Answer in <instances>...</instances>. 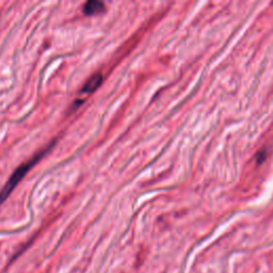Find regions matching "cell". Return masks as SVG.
I'll use <instances>...</instances> for the list:
<instances>
[{"mask_svg": "<svg viewBox=\"0 0 273 273\" xmlns=\"http://www.w3.org/2000/svg\"><path fill=\"white\" fill-rule=\"evenodd\" d=\"M53 145H49L48 148H46L45 150H43L39 153H37V155H34L31 159H29L28 161L24 162L22 166H20L17 168L14 173L11 175V177L9 178V181L7 182V184L4 186V188L0 191V205H2L7 199L8 196L11 194V192L15 189V187L20 184V182L24 178V176L28 173V171L39 162V160H41V158L45 155V154L51 149Z\"/></svg>", "mask_w": 273, "mask_h": 273, "instance_id": "1", "label": "cell"}, {"mask_svg": "<svg viewBox=\"0 0 273 273\" xmlns=\"http://www.w3.org/2000/svg\"><path fill=\"white\" fill-rule=\"evenodd\" d=\"M106 8H105V4L101 3V2H94V0H92V2H88L85 3L83 8H82V11L85 15L88 16H92V15H97V14H100L102 12H105Z\"/></svg>", "mask_w": 273, "mask_h": 273, "instance_id": "2", "label": "cell"}, {"mask_svg": "<svg viewBox=\"0 0 273 273\" xmlns=\"http://www.w3.org/2000/svg\"><path fill=\"white\" fill-rule=\"evenodd\" d=\"M101 82H102V75L100 73H96L95 75H93L87 82H85L80 93L81 94H91L99 87Z\"/></svg>", "mask_w": 273, "mask_h": 273, "instance_id": "3", "label": "cell"}]
</instances>
